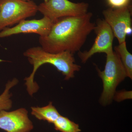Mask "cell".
Segmentation results:
<instances>
[{
	"instance_id": "cell-7",
	"label": "cell",
	"mask_w": 132,
	"mask_h": 132,
	"mask_svg": "<svg viewBox=\"0 0 132 132\" xmlns=\"http://www.w3.org/2000/svg\"><path fill=\"white\" fill-rule=\"evenodd\" d=\"M96 35L94 43L88 51L78 52L81 62L85 63L90 57L98 53H105L113 49L114 36L109 25L104 20L99 19L94 29Z\"/></svg>"
},
{
	"instance_id": "cell-13",
	"label": "cell",
	"mask_w": 132,
	"mask_h": 132,
	"mask_svg": "<svg viewBox=\"0 0 132 132\" xmlns=\"http://www.w3.org/2000/svg\"><path fill=\"white\" fill-rule=\"evenodd\" d=\"M54 128L61 132H80L78 124L74 123L67 117L60 115L53 123Z\"/></svg>"
},
{
	"instance_id": "cell-1",
	"label": "cell",
	"mask_w": 132,
	"mask_h": 132,
	"mask_svg": "<svg viewBox=\"0 0 132 132\" xmlns=\"http://www.w3.org/2000/svg\"><path fill=\"white\" fill-rule=\"evenodd\" d=\"M92 16V13L87 12L56 20L48 34L39 37L41 47L51 53L66 51L74 54L79 52L95 27V24L91 21Z\"/></svg>"
},
{
	"instance_id": "cell-8",
	"label": "cell",
	"mask_w": 132,
	"mask_h": 132,
	"mask_svg": "<svg viewBox=\"0 0 132 132\" xmlns=\"http://www.w3.org/2000/svg\"><path fill=\"white\" fill-rule=\"evenodd\" d=\"M33 128V123L26 109L11 112L0 111V129L7 132H29Z\"/></svg>"
},
{
	"instance_id": "cell-17",
	"label": "cell",
	"mask_w": 132,
	"mask_h": 132,
	"mask_svg": "<svg viewBox=\"0 0 132 132\" xmlns=\"http://www.w3.org/2000/svg\"><path fill=\"white\" fill-rule=\"evenodd\" d=\"M23 1H30V0H23Z\"/></svg>"
},
{
	"instance_id": "cell-9",
	"label": "cell",
	"mask_w": 132,
	"mask_h": 132,
	"mask_svg": "<svg viewBox=\"0 0 132 132\" xmlns=\"http://www.w3.org/2000/svg\"><path fill=\"white\" fill-rule=\"evenodd\" d=\"M54 22L46 16L36 20H24L12 28L7 27L0 31V38L20 34H37L40 37L48 34Z\"/></svg>"
},
{
	"instance_id": "cell-4",
	"label": "cell",
	"mask_w": 132,
	"mask_h": 132,
	"mask_svg": "<svg viewBox=\"0 0 132 132\" xmlns=\"http://www.w3.org/2000/svg\"><path fill=\"white\" fill-rule=\"evenodd\" d=\"M38 6L32 1L0 0V31L34 16Z\"/></svg>"
},
{
	"instance_id": "cell-2",
	"label": "cell",
	"mask_w": 132,
	"mask_h": 132,
	"mask_svg": "<svg viewBox=\"0 0 132 132\" xmlns=\"http://www.w3.org/2000/svg\"><path fill=\"white\" fill-rule=\"evenodd\" d=\"M24 55L33 67L32 73L24 79L27 91L31 96L39 89V86L35 82L34 78L38 69L42 65L46 64L53 65L61 72L66 80L74 78L75 72L81 68L80 66L75 63L73 54L68 52L51 53L46 52L41 47H34L27 50Z\"/></svg>"
},
{
	"instance_id": "cell-6",
	"label": "cell",
	"mask_w": 132,
	"mask_h": 132,
	"mask_svg": "<svg viewBox=\"0 0 132 132\" xmlns=\"http://www.w3.org/2000/svg\"><path fill=\"white\" fill-rule=\"evenodd\" d=\"M102 14L119 44L126 42L127 35L132 31L131 5L116 9L109 8L104 10Z\"/></svg>"
},
{
	"instance_id": "cell-12",
	"label": "cell",
	"mask_w": 132,
	"mask_h": 132,
	"mask_svg": "<svg viewBox=\"0 0 132 132\" xmlns=\"http://www.w3.org/2000/svg\"><path fill=\"white\" fill-rule=\"evenodd\" d=\"M18 82V80L14 78L8 81L6 84L4 92L0 95V111H9L12 107V101L11 99L12 95L10 93V90L17 85Z\"/></svg>"
},
{
	"instance_id": "cell-5",
	"label": "cell",
	"mask_w": 132,
	"mask_h": 132,
	"mask_svg": "<svg viewBox=\"0 0 132 132\" xmlns=\"http://www.w3.org/2000/svg\"><path fill=\"white\" fill-rule=\"evenodd\" d=\"M89 4L84 2L74 3L69 0H48L38 6V11L54 22L65 16H76L88 12Z\"/></svg>"
},
{
	"instance_id": "cell-15",
	"label": "cell",
	"mask_w": 132,
	"mask_h": 132,
	"mask_svg": "<svg viewBox=\"0 0 132 132\" xmlns=\"http://www.w3.org/2000/svg\"><path fill=\"white\" fill-rule=\"evenodd\" d=\"M131 98V91H121L116 92L113 99H114L116 101L121 102L126 99Z\"/></svg>"
},
{
	"instance_id": "cell-10",
	"label": "cell",
	"mask_w": 132,
	"mask_h": 132,
	"mask_svg": "<svg viewBox=\"0 0 132 132\" xmlns=\"http://www.w3.org/2000/svg\"><path fill=\"white\" fill-rule=\"evenodd\" d=\"M31 114L39 120L46 121L50 123L53 124L60 116L56 108L50 102L46 106L32 107Z\"/></svg>"
},
{
	"instance_id": "cell-11",
	"label": "cell",
	"mask_w": 132,
	"mask_h": 132,
	"mask_svg": "<svg viewBox=\"0 0 132 132\" xmlns=\"http://www.w3.org/2000/svg\"><path fill=\"white\" fill-rule=\"evenodd\" d=\"M114 49L125 68L127 77L132 79V55L128 50L126 42L116 46Z\"/></svg>"
},
{
	"instance_id": "cell-16",
	"label": "cell",
	"mask_w": 132,
	"mask_h": 132,
	"mask_svg": "<svg viewBox=\"0 0 132 132\" xmlns=\"http://www.w3.org/2000/svg\"><path fill=\"white\" fill-rule=\"evenodd\" d=\"M44 2H47L48 0H44Z\"/></svg>"
},
{
	"instance_id": "cell-3",
	"label": "cell",
	"mask_w": 132,
	"mask_h": 132,
	"mask_svg": "<svg viewBox=\"0 0 132 132\" xmlns=\"http://www.w3.org/2000/svg\"><path fill=\"white\" fill-rule=\"evenodd\" d=\"M106 54V62L104 70L101 71L96 68L103 82V92L100 101L103 105L112 102L117 86L127 77L125 68L117 53L112 49Z\"/></svg>"
},
{
	"instance_id": "cell-14",
	"label": "cell",
	"mask_w": 132,
	"mask_h": 132,
	"mask_svg": "<svg viewBox=\"0 0 132 132\" xmlns=\"http://www.w3.org/2000/svg\"><path fill=\"white\" fill-rule=\"evenodd\" d=\"M110 8L116 9L126 7L131 5V0H106Z\"/></svg>"
}]
</instances>
